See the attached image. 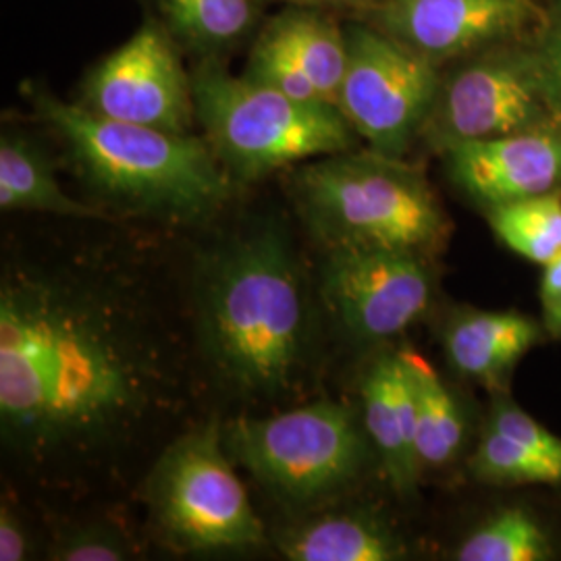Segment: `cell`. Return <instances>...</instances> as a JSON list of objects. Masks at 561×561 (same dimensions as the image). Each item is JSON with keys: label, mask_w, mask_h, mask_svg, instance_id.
<instances>
[{"label": "cell", "mask_w": 561, "mask_h": 561, "mask_svg": "<svg viewBox=\"0 0 561 561\" xmlns=\"http://www.w3.org/2000/svg\"><path fill=\"white\" fill-rule=\"evenodd\" d=\"M175 350L141 283L90 254L4 264L0 426L38 477L125 451L175 401Z\"/></svg>", "instance_id": "cell-1"}, {"label": "cell", "mask_w": 561, "mask_h": 561, "mask_svg": "<svg viewBox=\"0 0 561 561\" xmlns=\"http://www.w3.org/2000/svg\"><path fill=\"white\" fill-rule=\"evenodd\" d=\"M192 308L202 358L225 391L277 400L296 389L312 354V306L283 227L254 222L201 248Z\"/></svg>", "instance_id": "cell-2"}, {"label": "cell", "mask_w": 561, "mask_h": 561, "mask_svg": "<svg viewBox=\"0 0 561 561\" xmlns=\"http://www.w3.org/2000/svg\"><path fill=\"white\" fill-rule=\"evenodd\" d=\"M27 99L67 146L102 210L194 227L213 221L231 201L233 178L208 141L108 119L38 85H27Z\"/></svg>", "instance_id": "cell-3"}, {"label": "cell", "mask_w": 561, "mask_h": 561, "mask_svg": "<svg viewBox=\"0 0 561 561\" xmlns=\"http://www.w3.org/2000/svg\"><path fill=\"white\" fill-rule=\"evenodd\" d=\"M301 217L324 248L364 245L424 254L445 238V215L421 173L381 152L304 162L294 178Z\"/></svg>", "instance_id": "cell-4"}, {"label": "cell", "mask_w": 561, "mask_h": 561, "mask_svg": "<svg viewBox=\"0 0 561 561\" xmlns=\"http://www.w3.org/2000/svg\"><path fill=\"white\" fill-rule=\"evenodd\" d=\"M192 90L204 140L233 180H259L354 146L356 131L337 106L296 101L217 62L202 65Z\"/></svg>", "instance_id": "cell-5"}, {"label": "cell", "mask_w": 561, "mask_h": 561, "mask_svg": "<svg viewBox=\"0 0 561 561\" xmlns=\"http://www.w3.org/2000/svg\"><path fill=\"white\" fill-rule=\"evenodd\" d=\"M229 458L283 500L317 502L354 481L366 443L354 414L319 401L268 419H238L222 426Z\"/></svg>", "instance_id": "cell-6"}, {"label": "cell", "mask_w": 561, "mask_h": 561, "mask_svg": "<svg viewBox=\"0 0 561 561\" xmlns=\"http://www.w3.org/2000/svg\"><path fill=\"white\" fill-rule=\"evenodd\" d=\"M222 443L208 424L171 443L157 461L146 495L162 535L187 551L243 549L264 528Z\"/></svg>", "instance_id": "cell-7"}, {"label": "cell", "mask_w": 561, "mask_h": 561, "mask_svg": "<svg viewBox=\"0 0 561 561\" xmlns=\"http://www.w3.org/2000/svg\"><path fill=\"white\" fill-rule=\"evenodd\" d=\"M337 108L375 152L401 159L431 119L439 65L375 25H350Z\"/></svg>", "instance_id": "cell-8"}, {"label": "cell", "mask_w": 561, "mask_h": 561, "mask_svg": "<svg viewBox=\"0 0 561 561\" xmlns=\"http://www.w3.org/2000/svg\"><path fill=\"white\" fill-rule=\"evenodd\" d=\"M443 146L561 129L541 55L495 53L442 81L431 113Z\"/></svg>", "instance_id": "cell-9"}, {"label": "cell", "mask_w": 561, "mask_h": 561, "mask_svg": "<svg viewBox=\"0 0 561 561\" xmlns=\"http://www.w3.org/2000/svg\"><path fill=\"white\" fill-rule=\"evenodd\" d=\"M324 252L322 301L354 340L396 337L428 308L433 283L421 254L364 245Z\"/></svg>", "instance_id": "cell-10"}, {"label": "cell", "mask_w": 561, "mask_h": 561, "mask_svg": "<svg viewBox=\"0 0 561 561\" xmlns=\"http://www.w3.org/2000/svg\"><path fill=\"white\" fill-rule=\"evenodd\" d=\"M81 104L102 117L192 134L196 117L192 80L159 27L146 25L96 65Z\"/></svg>", "instance_id": "cell-11"}, {"label": "cell", "mask_w": 561, "mask_h": 561, "mask_svg": "<svg viewBox=\"0 0 561 561\" xmlns=\"http://www.w3.org/2000/svg\"><path fill=\"white\" fill-rule=\"evenodd\" d=\"M370 18L437 65L512 41L545 20L533 0H385Z\"/></svg>", "instance_id": "cell-12"}, {"label": "cell", "mask_w": 561, "mask_h": 561, "mask_svg": "<svg viewBox=\"0 0 561 561\" xmlns=\"http://www.w3.org/2000/svg\"><path fill=\"white\" fill-rule=\"evenodd\" d=\"M454 181L474 201L497 206L561 185V129H537L443 146Z\"/></svg>", "instance_id": "cell-13"}, {"label": "cell", "mask_w": 561, "mask_h": 561, "mask_svg": "<svg viewBox=\"0 0 561 561\" xmlns=\"http://www.w3.org/2000/svg\"><path fill=\"white\" fill-rule=\"evenodd\" d=\"M364 426L391 484L410 493L421 474L416 456V391L408 352L382 356L362 382Z\"/></svg>", "instance_id": "cell-14"}, {"label": "cell", "mask_w": 561, "mask_h": 561, "mask_svg": "<svg viewBox=\"0 0 561 561\" xmlns=\"http://www.w3.org/2000/svg\"><path fill=\"white\" fill-rule=\"evenodd\" d=\"M537 340V324L516 312H468L447 327L445 350L461 375L493 381L526 356Z\"/></svg>", "instance_id": "cell-15"}, {"label": "cell", "mask_w": 561, "mask_h": 561, "mask_svg": "<svg viewBox=\"0 0 561 561\" xmlns=\"http://www.w3.org/2000/svg\"><path fill=\"white\" fill-rule=\"evenodd\" d=\"M0 208L92 221L106 215L99 204L65 194L53 162L34 141L18 134H2L0 140Z\"/></svg>", "instance_id": "cell-16"}, {"label": "cell", "mask_w": 561, "mask_h": 561, "mask_svg": "<svg viewBox=\"0 0 561 561\" xmlns=\"http://www.w3.org/2000/svg\"><path fill=\"white\" fill-rule=\"evenodd\" d=\"M291 561H391L403 553L400 539L362 514H331L289 528L279 541Z\"/></svg>", "instance_id": "cell-17"}, {"label": "cell", "mask_w": 561, "mask_h": 561, "mask_svg": "<svg viewBox=\"0 0 561 561\" xmlns=\"http://www.w3.org/2000/svg\"><path fill=\"white\" fill-rule=\"evenodd\" d=\"M262 34L277 42L319 90L322 101L337 106L347 69V34L340 23L319 11H289Z\"/></svg>", "instance_id": "cell-18"}, {"label": "cell", "mask_w": 561, "mask_h": 561, "mask_svg": "<svg viewBox=\"0 0 561 561\" xmlns=\"http://www.w3.org/2000/svg\"><path fill=\"white\" fill-rule=\"evenodd\" d=\"M416 391V456L421 470L454 460L463 443V416L437 370L419 354L408 352Z\"/></svg>", "instance_id": "cell-19"}, {"label": "cell", "mask_w": 561, "mask_h": 561, "mask_svg": "<svg viewBox=\"0 0 561 561\" xmlns=\"http://www.w3.org/2000/svg\"><path fill=\"white\" fill-rule=\"evenodd\" d=\"M489 222L495 236L522 259L545 266L561 254V194L491 206Z\"/></svg>", "instance_id": "cell-20"}, {"label": "cell", "mask_w": 561, "mask_h": 561, "mask_svg": "<svg viewBox=\"0 0 561 561\" xmlns=\"http://www.w3.org/2000/svg\"><path fill=\"white\" fill-rule=\"evenodd\" d=\"M551 553V545L539 522L520 507L495 514L461 542L460 561H541Z\"/></svg>", "instance_id": "cell-21"}, {"label": "cell", "mask_w": 561, "mask_h": 561, "mask_svg": "<svg viewBox=\"0 0 561 561\" xmlns=\"http://www.w3.org/2000/svg\"><path fill=\"white\" fill-rule=\"evenodd\" d=\"M472 472L482 481L502 484H558L561 470L541 460L497 431L484 435L479 451L472 458Z\"/></svg>", "instance_id": "cell-22"}, {"label": "cell", "mask_w": 561, "mask_h": 561, "mask_svg": "<svg viewBox=\"0 0 561 561\" xmlns=\"http://www.w3.org/2000/svg\"><path fill=\"white\" fill-rule=\"evenodd\" d=\"M169 9L187 38L208 46L238 41L254 20L252 0H169Z\"/></svg>", "instance_id": "cell-23"}, {"label": "cell", "mask_w": 561, "mask_h": 561, "mask_svg": "<svg viewBox=\"0 0 561 561\" xmlns=\"http://www.w3.org/2000/svg\"><path fill=\"white\" fill-rule=\"evenodd\" d=\"M245 76L250 80L273 88V90H279L296 101L327 104L300 65L291 59V55L285 48H280L277 42L271 41L266 34H262L261 41L256 42L252 57L248 60Z\"/></svg>", "instance_id": "cell-24"}, {"label": "cell", "mask_w": 561, "mask_h": 561, "mask_svg": "<svg viewBox=\"0 0 561 561\" xmlns=\"http://www.w3.org/2000/svg\"><path fill=\"white\" fill-rule=\"evenodd\" d=\"M50 560L123 561L134 558V547L117 528L92 524L73 528L50 547Z\"/></svg>", "instance_id": "cell-25"}, {"label": "cell", "mask_w": 561, "mask_h": 561, "mask_svg": "<svg viewBox=\"0 0 561 561\" xmlns=\"http://www.w3.org/2000/svg\"><path fill=\"white\" fill-rule=\"evenodd\" d=\"M491 428L510 437L512 442L518 443L539 456L541 460L553 463L558 470H561V439L547 431L542 424L522 412L520 408L512 403H503L491 419Z\"/></svg>", "instance_id": "cell-26"}, {"label": "cell", "mask_w": 561, "mask_h": 561, "mask_svg": "<svg viewBox=\"0 0 561 561\" xmlns=\"http://www.w3.org/2000/svg\"><path fill=\"white\" fill-rule=\"evenodd\" d=\"M30 558V537L13 505L0 507V560L21 561Z\"/></svg>", "instance_id": "cell-27"}, {"label": "cell", "mask_w": 561, "mask_h": 561, "mask_svg": "<svg viewBox=\"0 0 561 561\" xmlns=\"http://www.w3.org/2000/svg\"><path fill=\"white\" fill-rule=\"evenodd\" d=\"M539 55H541L542 67H545V73H547L551 94H553L561 113V9L549 25L547 41L542 44V53H539Z\"/></svg>", "instance_id": "cell-28"}, {"label": "cell", "mask_w": 561, "mask_h": 561, "mask_svg": "<svg viewBox=\"0 0 561 561\" xmlns=\"http://www.w3.org/2000/svg\"><path fill=\"white\" fill-rule=\"evenodd\" d=\"M541 298L545 308L561 304V254L551 262L545 264V273L541 280Z\"/></svg>", "instance_id": "cell-29"}, {"label": "cell", "mask_w": 561, "mask_h": 561, "mask_svg": "<svg viewBox=\"0 0 561 561\" xmlns=\"http://www.w3.org/2000/svg\"><path fill=\"white\" fill-rule=\"evenodd\" d=\"M294 2H308V4H335V7H345V9H354L362 11L366 15L375 13L379 7H382L385 0H294Z\"/></svg>", "instance_id": "cell-30"}, {"label": "cell", "mask_w": 561, "mask_h": 561, "mask_svg": "<svg viewBox=\"0 0 561 561\" xmlns=\"http://www.w3.org/2000/svg\"><path fill=\"white\" fill-rule=\"evenodd\" d=\"M547 324L556 335H561V304L547 308Z\"/></svg>", "instance_id": "cell-31"}]
</instances>
